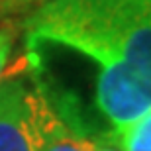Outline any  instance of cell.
<instances>
[{"instance_id":"5b68a950","label":"cell","mask_w":151,"mask_h":151,"mask_svg":"<svg viewBox=\"0 0 151 151\" xmlns=\"http://www.w3.org/2000/svg\"><path fill=\"white\" fill-rule=\"evenodd\" d=\"M55 0H0V18L2 16H28L41 6Z\"/></svg>"},{"instance_id":"7a4b0ae2","label":"cell","mask_w":151,"mask_h":151,"mask_svg":"<svg viewBox=\"0 0 151 151\" xmlns=\"http://www.w3.org/2000/svg\"><path fill=\"white\" fill-rule=\"evenodd\" d=\"M53 104L43 84L12 75L0 83V151H41Z\"/></svg>"},{"instance_id":"6da1fadb","label":"cell","mask_w":151,"mask_h":151,"mask_svg":"<svg viewBox=\"0 0 151 151\" xmlns=\"http://www.w3.org/2000/svg\"><path fill=\"white\" fill-rule=\"evenodd\" d=\"M26 45L98 65L94 102L112 129L151 112V0H55L24 16Z\"/></svg>"},{"instance_id":"52a82bcc","label":"cell","mask_w":151,"mask_h":151,"mask_svg":"<svg viewBox=\"0 0 151 151\" xmlns=\"http://www.w3.org/2000/svg\"><path fill=\"white\" fill-rule=\"evenodd\" d=\"M90 151H122L108 139L106 134H96L90 137Z\"/></svg>"},{"instance_id":"277c9868","label":"cell","mask_w":151,"mask_h":151,"mask_svg":"<svg viewBox=\"0 0 151 151\" xmlns=\"http://www.w3.org/2000/svg\"><path fill=\"white\" fill-rule=\"evenodd\" d=\"M106 135L122 151H151V112L124 128L110 129Z\"/></svg>"},{"instance_id":"8992f818","label":"cell","mask_w":151,"mask_h":151,"mask_svg":"<svg viewBox=\"0 0 151 151\" xmlns=\"http://www.w3.org/2000/svg\"><path fill=\"white\" fill-rule=\"evenodd\" d=\"M16 35H18V26H14L12 22H6L4 26H0V83L4 78V71L8 67L12 49L16 43Z\"/></svg>"},{"instance_id":"3957f363","label":"cell","mask_w":151,"mask_h":151,"mask_svg":"<svg viewBox=\"0 0 151 151\" xmlns=\"http://www.w3.org/2000/svg\"><path fill=\"white\" fill-rule=\"evenodd\" d=\"M90 137L92 135L77 128L67 118H63L53 106V114L47 122L41 151H90Z\"/></svg>"}]
</instances>
